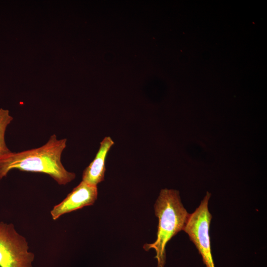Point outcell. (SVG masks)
<instances>
[{"instance_id":"3","label":"cell","mask_w":267,"mask_h":267,"mask_svg":"<svg viewBox=\"0 0 267 267\" xmlns=\"http://www.w3.org/2000/svg\"><path fill=\"white\" fill-rule=\"evenodd\" d=\"M28 242L12 223L0 222V267H32L35 258Z\"/></svg>"},{"instance_id":"1","label":"cell","mask_w":267,"mask_h":267,"mask_svg":"<svg viewBox=\"0 0 267 267\" xmlns=\"http://www.w3.org/2000/svg\"><path fill=\"white\" fill-rule=\"evenodd\" d=\"M67 139H58L51 135L43 146L20 152H11L0 159V179L13 169L46 174L58 184L66 185L76 177L61 162V155L66 147Z\"/></svg>"},{"instance_id":"7","label":"cell","mask_w":267,"mask_h":267,"mask_svg":"<svg viewBox=\"0 0 267 267\" xmlns=\"http://www.w3.org/2000/svg\"><path fill=\"white\" fill-rule=\"evenodd\" d=\"M12 120L8 110L0 109V159L12 152L6 146L4 135L6 128Z\"/></svg>"},{"instance_id":"6","label":"cell","mask_w":267,"mask_h":267,"mask_svg":"<svg viewBox=\"0 0 267 267\" xmlns=\"http://www.w3.org/2000/svg\"><path fill=\"white\" fill-rule=\"evenodd\" d=\"M114 144V142L110 136L105 137L100 142L94 159L83 172L82 181L89 184L97 186L104 180L107 155Z\"/></svg>"},{"instance_id":"2","label":"cell","mask_w":267,"mask_h":267,"mask_svg":"<svg viewBox=\"0 0 267 267\" xmlns=\"http://www.w3.org/2000/svg\"><path fill=\"white\" fill-rule=\"evenodd\" d=\"M154 207L159 220L157 238L152 243L144 244L143 249L145 251L154 249L157 267H165L166 245L173 237L183 230L190 214L183 206L178 191L175 189H161Z\"/></svg>"},{"instance_id":"4","label":"cell","mask_w":267,"mask_h":267,"mask_svg":"<svg viewBox=\"0 0 267 267\" xmlns=\"http://www.w3.org/2000/svg\"><path fill=\"white\" fill-rule=\"evenodd\" d=\"M211 193L206 195L195 211L190 214L183 229L194 244L206 267H215L212 255L210 226L212 215L208 209Z\"/></svg>"},{"instance_id":"5","label":"cell","mask_w":267,"mask_h":267,"mask_svg":"<svg viewBox=\"0 0 267 267\" xmlns=\"http://www.w3.org/2000/svg\"><path fill=\"white\" fill-rule=\"evenodd\" d=\"M97 186L82 181L60 203L50 211L53 220L62 215L93 205L97 198Z\"/></svg>"}]
</instances>
